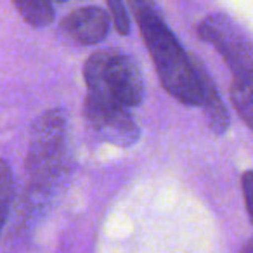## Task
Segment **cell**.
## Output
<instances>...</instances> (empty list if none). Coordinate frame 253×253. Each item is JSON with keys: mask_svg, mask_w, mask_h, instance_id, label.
<instances>
[{"mask_svg": "<svg viewBox=\"0 0 253 253\" xmlns=\"http://www.w3.org/2000/svg\"><path fill=\"white\" fill-rule=\"evenodd\" d=\"M130 7L165 90L186 106H201L196 57L187 56L156 5L141 2Z\"/></svg>", "mask_w": 253, "mask_h": 253, "instance_id": "obj_1", "label": "cell"}, {"mask_svg": "<svg viewBox=\"0 0 253 253\" xmlns=\"http://www.w3.org/2000/svg\"><path fill=\"white\" fill-rule=\"evenodd\" d=\"M88 95L106 102L135 108L144 97V80L137 63L120 50H97L84 66Z\"/></svg>", "mask_w": 253, "mask_h": 253, "instance_id": "obj_2", "label": "cell"}, {"mask_svg": "<svg viewBox=\"0 0 253 253\" xmlns=\"http://www.w3.org/2000/svg\"><path fill=\"white\" fill-rule=\"evenodd\" d=\"M26 170L39 186L54 182L66 170V116L63 109H49L33 123Z\"/></svg>", "mask_w": 253, "mask_h": 253, "instance_id": "obj_3", "label": "cell"}, {"mask_svg": "<svg viewBox=\"0 0 253 253\" xmlns=\"http://www.w3.org/2000/svg\"><path fill=\"white\" fill-rule=\"evenodd\" d=\"M198 35L217 49L234 77L253 70L252 43L229 16L208 14L198 25Z\"/></svg>", "mask_w": 253, "mask_h": 253, "instance_id": "obj_4", "label": "cell"}, {"mask_svg": "<svg viewBox=\"0 0 253 253\" xmlns=\"http://www.w3.org/2000/svg\"><path fill=\"white\" fill-rule=\"evenodd\" d=\"M84 113L92 130L102 139L118 148H130L139 141V126L128 109L123 106L106 102L87 94Z\"/></svg>", "mask_w": 253, "mask_h": 253, "instance_id": "obj_5", "label": "cell"}, {"mask_svg": "<svg viewBox=\"0 0 253 253\" xmlns=\"http://www.w3.org/2000/svg\"><path fill=\"white\" fill-rule=\"evenodd\" d=\"M61 30L75 42L94 45L108 37L109 14L97 5L75 9L61 21Z\"/></svg>", "mask_w": 253, "mask_h": 253, "instance_id": "obj_6", "label": "cell"}, {"mask_svg": "<svg viewBox=\"0 0 253 253\" xmlns=\"http://www.w3.org/2000/svg\"><path fill=\"white\" fill-rule=\"evenodd\" d=\"M196 70H198V78H200L201 85V106L205 111V118L208 122V126L211 128V132L215 134H224L229 128V113L225 104L222 102L220 94H218L217 87H215L213 80L210 78V75L205 71V66L196 59Z\"/></svg>", "mask_w": 253, "mask_h": 253, "instance_id": "obj_7", "label": "cell"}, {"mask_svg": "<svg viewBox=\"0 0 253 253\" xmlns=\"http://www.w3.org/2000/svg\"><path fill=\"white\" fill-rule=\"evenodd\" d=\"M231 101L238 115L253 130V70L236 75L231 84Z\"/></svg>", "mask_w": 253, "mask_h": 253, "instance_id": "obj_8", "label": "cell"}, {"mask_svg": "<svg viewBox=\"0 0 253 253\" xmlns=\"http://www.w3.org/2000/svg\"><path fill=\"white\" fill-rule=\"evenodd\" d=\"M14 7L32 26L50 25L54 19V7L45 0H16Z\"/></svg>", "mask_w": 253, "mask_h": 253, "instance_id": "obj_9", "label": "cell"}, {"mask_svg": "<svg viewBox=\"0 0 253 253\" xmlns=\"http://www.w3.org/2000/svg\"><path fill=\"white\" fill-rule=\"evenodd\" d=\"M12 194H14V179L7 162H2V173H0V208H2V225H5L11 208Z\"/></svg>", "mask_w": 253, "mask_h": 253, "instance_id": "obj_10", "label": "cell"}, {"mask_svg": "<svg viewBox=\"0 0 253 253\" xmlns=\"http://www.w3.org/2000/svg\"><path fill=\"white\" fill-rule=\"evenodd\" d=\"M108 11L116 32L120 35H128V32H130V19H128V12L125 9V4H122L118 0H109Z\"/></svg>", "mask_w": 253, "mask_h": 253, "instance_id": "obj_11", "label": "cell"}, {"mask_svg": "<svg viewBox=\"0 0 253 253\" xmlns=\"http://www.w3.org/2000/svg\"><path fill=\"white\" fill-rule=\"evenodd\" d=\"M241 189H243V198H245L246 211H248V217L253 224V170H248V172L243 173Z\"/></svg>", "mask_w": 253, "mask_h": 253, "instance_id": "obj_12", "label": "cell"}]
</instances>
